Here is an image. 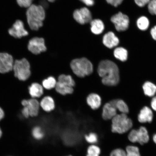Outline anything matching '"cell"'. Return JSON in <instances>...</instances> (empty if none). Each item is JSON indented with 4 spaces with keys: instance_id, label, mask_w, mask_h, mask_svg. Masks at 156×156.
Here are the masks:
<instances>
[{
    "instance_id": "19",
    "label": "cell",
    "mask_w": 156,
    "mask_h": 156,
    "mask_svg": "<svg viewBox=\"0 0 156 156\" xmlns=\"http://www.w3.org/2000/svg\"><path fill=\"white\" fill-rule=\"evenodd\" d=\"M90 24L91 32L94 35H100L105 30L104 23L100 19L92 20L90 22Z\"/></svg>"
},
{
    "instance_id": "37",
    "label": "cell",
    "mask_w": 156,
    "mask_h": 156,
    "mask_svg": "<svg viewBox=\"0 0 156 156\" xmlns=\"http://www.w3.org/2000/svg\"><path fill=\"white\" fill-rule=\"evenodd\" d=\"M23 116L25 118H27L30 116V114H29V111L28 108L26 107H24L21 111Z\"/></svg>"
},
{
    "instance_id": "30",
    "label": "cell",
    "mask_w": 156,
    "mask_h": 156,
    "mask_svg": "<svg viewBox=\"0 0 156 156\" xmlns=\"http://www.w3.org/2000/svg\"><path fill=\"white\" fill-rule=\"evenodd\" d=\"M85 139L89 143L94 144L98 141V137L96 134L94 133H91L85 136Z\"/></svg>"
},
{
    "instance_id": "11",
    "label": "cell",
    "mask_w": 156,
    "mask_h": 156,
    "mask_svg": "<svg viewBox=\"0 0 156 156\" xmlns=\"http://www.w3.org/2000/svg\"><path fill=\"white\" fill-rule=\"evenodd\" d=\"M14 62L12 56L6 52H0V73H8L13 70Z\"/></svg>"
},
{
    "instance_id": "26",
    "label": "cell",
    "mask_w": 156,
    "mask_h": 156,
    "mask_svg": "<svg viewBox=\"0 0 156 156\" xmlns=\"http://www.w3.org/2000/svg\"><path fill=\"white\" fill-rule=\"evenodd\" d=\"M136 24L140 30L145 31L149 28L150 26V21L147 17L142 16L138 18L136 20Z\"/></svg>"
},
{
    "instance_id": "6",
    "label": "cell",
    "mask_w": 156,
    "mask_h": 156,
    "mask_svg": "<svg viewBox=\"0 0 156 156\" xmlns=\"http://www.w3.org/2000/svg\"><path fill=\"white\" fill-rule=\"evenodd\" d=\"M128 138L132 143H138L144 145L149 142L150 138L147 129L145 127H140L137 130H132L128 134Z\"/></svg>"
},
{
    "instance_id": "34",
    "label": "cell",
    "mask_w": 156,
    "mask_h": 156,
    "mask_svg": "<svg viewBox=\"0 0 156 156\" xmlns=\"http://www.w3.org/2000/svg\"><path fill=\"white\" fill-rule=\"evenodd\" d=\"M124 0H106L107 2L115 7H118L122 3Z\"/></svg>"
},
{
    "instance_id": "18",
    "label": "cell",
    "mask_w": 156,
    "mask_h": 156,
    "mask_svg": "<svg viewBox=\"0 0 156 156\" xmlns=\"http://www.w3.org/2000/svg\"><path fill=\"white\" fill-rule=\"evenodd\" d=\"M28 90L29 94L34 98H42L44 94V89L42 85L38 83H32Z\"/></svg>"
},
{
    "instance_id": "21",
    "label": "cell",
    "mask_w": 156,
    "mask_h": 156,
    "mask_svg": "<svg viewBox=\"0 0 156 156\" xmlns=\"http://www.w3.org/2000/svg\"><path fill=\"white\" fill-rule=\"evenodd\" d=\"M54 89L56 92L62 95L71 94L74 91V87L58 81Z\"/></svg>"
},
{
    "instance_id": "14",
    "label": "cell",
    "mask_w": 156,
    "mask_h": 156,
    "mask_svg": "<svg viewBox=\"0 0 156 156\" xmlns=\"http://www.w3.org/2000/svg\"><path fill=\"white\" fill-rule=\"evenodd\" d=\"M86 101L88 106L93 110H98L102 105V98L100 95L97 93L90 94L87 97Z\"/></svg>"
},
{
    "instance_id": "22",
    "label": "cell",
    "mask_w": 156,
    "mask_h": 156,
    "mask_svg": "<svg viewBox=\"0 0 156 156\" xmlns=\"http://www.w3.org/2000/svg\"><path fill=\"white\" fill-rule=\"evenodd\" d=\"M113 55L117 59L122 62L126 61L127 59L128 51L124 48L118 47L114 50Z\"/></svg>"
},
{
    "instance_id": "44",
    "label": "cell",
    "mask_w": 156,
    "mask_h": 156,
    "mask_svg": "<svg viewBox=\"0 0 156 156\" xmlns=\"http://www.w3.org/2000/svg\"><path fill=\"white\" fill-rule=\"evenodd\" d=\"M72 156L71 155H69V156Z\"/></svg>"
},
{
    "instance_id": "9",
    "label": "cell",
    "mask_w": 156,
    "mask_h": 156,
    "mask_svg": "<svg viewBox=\"0 0 156 156\" xmlns=\"http://www.w3.org/2000/svg\"><path fill=\"white\" fill-rule=\"evenodd\" d=\"M73 17L76 22L81 25L90 23L92 20V15L90 10L87 7L76 9L73 13Z\"/></svg>"
},
{
    "instance_id": "3",
    "label": "cell",
    "mask_w": 156,
    "mask_h": 156,
    "mask_svg": "<svg viewBox=\"0 0 156 156\" xmlns=\"http://www.w3.org/2000/svg\"><path fill=\"white\" fill-rule=\"evenodd\" d=\"M70 67L73 73L79 78H84L91 75L94 71L93 64L85 57L76 58L72 60Z\"/></svg>"
},
{
    "instance_id": "33",
    "label": "cell",
    "mask_w": 156,
    "mask_h": 156,
    "mask_svg": "<svg viewBox=\"0 0 156 156\" xmlns=\"http://www.w3.org/2000/svg\"><path fill=\"white\" fill-rule=\"evenodd\" d=\"M110 156H126V152L122 149H117L112 152Z\"/></svg>"
},
{
    "instance_id": "42",
    "label": "cell",
    "mask_w": 156,
    "mask_h": 156,
    "mask_svg": "<svg viewBox=\"0 0 156 156\" xmlns=\"http://www.w3.org/2000/svg\"><path fill=\"white\" fill-rule=\"evenodd\" d=\"M47 1L48 2H50L52 3L55 1L56 0H47Z\"/></svg>"
},
{
    "instance_id": "38",
    "label": "cell",
    "mask_w": 156,
    "mask_h": 156,
    "mask_svg": "<svg viewBox=\"0 0 156 156\" xmlns=\"http://www.w3.org/2000/svg\"><path fill=\"white\" fill-rule=\"evenodd\" d=\"M151 34L152 38L154 40L156 41V25L151 29Z\"/></svg>"
},
{
    "instance_id": "8",
    "label": "cell",
    "mask_w": 156,
    "mask_h": 156,
    "mask_svg": "<svg viewBox=\"0 0 156 156\" xmlns=\"http://www.w3.org/2000/svg\"><path fill=\"white\" fill-rule=\"evenodd\" d=\"M111 21L114 25L115 28L118 32L126 31L129 25V19L126 15L119 12L111 17Z\"/></svg>"
},
{
    "instance_id": "16",
    "label": "cell",
    "mask_w": 156,
    "mask_h": 156,
    "mask_svg": "<svg viewBox=\"0 0 156 156\" xmlns=\"http://www.w3.org/2000/svg\"><path fill=\"white\" fill-rule=\"evenodd\" d=\"M40 103V107L45 112H51L55 109V101L53 98L49 95L42 97Z\"/></svg>"
},
{
    "instance_id": "2",
    "label": "cell",
    "mask_w": 156,
    "mask_h": 156,
    "mask_svg": "<svg viewBox=\"0 0 156 156\" xmlns=\"http://www.w3.org/2000/svg\"><path fill=\"white\" fill-rule=\"evenodd\" d=\"M26 15L27 22L31 30L37 31L43 26L46 12L42 5L32 4L27 9Z\"/></svg>"
},
{
    "instance_id": "29",
    "label": "cell",
    "mask_w": 156,
    "mask_h": 156,
    "mask_svg": "<svg viewBox=\"0 0 156 156\" xmlns=\"http://www.w3.org/2000/svg\"><path fill=\"white\" fill-rule=\"evenodd\" d=\"M100 153V148L96 145H92L88 148L87 156H99Z\"/></svg>"
},
{
    "instance_id": "13",
    "label": "cell",
    "mask_w": 156,
    "mask_h": 156,
    "mask_svg": "<svg viewBox=\"0 0 156 156\" xmlns=\"http://www.w3.org/2000/svg\"><path fill=\"white\" fill-rule=\"evenodd\" d=\"M102 42L105 47L111 49L118 46L119 40L114 32H109L103 36Z\"/></svg>"
},
{
    "instance_id": "31",
    "label": "cell",
    "mask_w": 156,
    "mask_h": 156,
    "mask_svg": "<svg viewBox=\"0 0 156 156\" xmlns=\"http://www.w3.org/2000/svg\"><path fill=\"white\" fill-rule=\"evenodd\" d=\"M16 1L20 7L28 9L33 4L34 0H16Z\"/></svg>"
},
{
    "instance_id": "24",
    "label": "cell",
    "mask_w": 156,
    "mask_h": 156,
    "mask_svg": "<svg viewBox=\"0 0 156 156\" xmlns=\"http://www.w3.org/2000/svg\"><path fill=\"white\" fill-rule=\"evenodd\" d=\"M57 81L72 87H74L75 85V80L72 76L69 75L62 74L58 77Z\"/></svg>"
},
{
    "instance_id": "17",
    "label": "cell",
    "mask_w": 156,
    "mask_h": 156,
    "mask_svg": "<svg viewBox=\"0 0 156 156\" xmlns=\"http://www.w3.org/2000/svg\"><path fill=\"white\" fill-rule=\"evenodd\" d=\"M153 114L149 107H144L140 111L138 117V120L141 123H151L153 120Z\"/></svg>"
},
{
    "instance_id": "43",
    "label": "cell",
    "mask_w": 156,
    "mask_h": 156,
    "mask_svg": "<svg viewBox=\"0 0 156 156\" xmlns=\"http://www.w3.org/2000/svg\"><path fill=\"white\" fill-rule=\"evenodd\" d=\"M2 134V130L1 128H0V138H1V137Z\"/></svg>"
},
{
    "instance_id": "28",
    "label": "cell",
    "mask_w": 156,
    "mask_h": 156,
    "mask_svg": "<svg viewBox=\"0 0 156 156\" xmlns=\"http://www.w3.org/2000/svg\"><path fill=\"white\" fill-rule=\"evenodd\" d=\"M126 156H141L139 148L136 146H128L126 148Z\"/></svg>"
},
{
    "instance_id": "20",
    "label": "cell",
    "mask_w": 156,
    "mask_h": 156,
    "mask_svg": "<svg viewBox=\"0 0 156 156\" xmlns=\"http://www.w3.org/2000/svg\"><path fill=\"white\" fill-rule=\"evenodd\" d=\"M115 107L117 110L119 111L122 114H128L129 112L128 107L126 103L122 99H114L108 102Z\"/></svg>"
},
{
    "instance_id": "36",
    "label": "cell",
    "mask_w": 156,
    "mask_h": 156,
    "mask_svg": "<svg viewBox=\"0 0 156 156\" xmlns=\"http://www.w3.org/2000/svg\"><path fill=\"white\" fill-rule=\"evenodd\" d=\"M87 6H92L94 4V0H79Z\"/></svg>"
},
{
    "instance_id": "7",
    "label": "cell",
    "mask_w": 156,
    "mask_h": 156,
    "mask_svg": "<svg viewBox=\"0 0 156 156\" xmlns=\"http://www.w3.org/2000/svg\"><path fill=\"white\" fill-rule=\"evenodd\" d=\"M28 48L29 51L37 55L46 52L47 50L44 39L39 37H34L29 41Z\"/></svg>"
},
{
    "instance_id": "12",
    "label": "cell",
    "mask_w": 156,
    "mask_h": 156,
    "mask_svg": "<svg viewBox=\"0 0 156 156\" xmlns=\"http://www.w3.org/2000/svg\"><path fill=\"white\" fill-rule=\"evenodd\" d=\"M21 105L28 108L30 116L34 117L38 115L40 106V102L37 99H24L21 102Z\"/></svg>"
},
{
    "instance_id": "10",
    "label": "cell",
    "mask_w": 156,
    "mask_h": 156,
    "mask_svg": "<svg viewBox=\"0 0 156 156\" xmlns=\"http://www.w3.org/2000/svg\"><path fill=\"white\" fill-rule=\"evenodd\" d=\"M9 34L16 38L20 39L28 36L29 32L25 28L24 23L21 20L16 21L8 30Z\"/></svg>"
},
{
    "instance_id": "27",
    "label": "cell",
    "mask_w": 156,
    "mask_h": 156,
    "mask_svg": "<svg viewBox=\"0 0 156 156\" xmlns=\"http://www.w3.org/2000/svg\"><path fill=\"white\" fill-rule=\"evenodd\" d=\"M32 135L34 139L40 140L43 139L44 136V133L43 130L41 127L35 126L33 129Z\"/></svg>"
},
{
    "instance_id": "39",
    "label": "cell",
    "mask_w": 156,
    "mask_h": 156,
    "mask_svg": "<svg viewBox=\"0 0 156 156\" xmlns=\"http://www.w3.org/2000/svg\"><path fill=\"white\" fill-rule=\"evenodd\" d=\"M151 106L154 110L156 112V96L153 98L151 101Z\"/></svg>"
},
{
    "instance_id": "1",
    "label": "cell",
    "mask_w": 156,
    "mask_h": 156,
    "mask_svg": "<svg viewBox=\"0 0 156 156\" xmlns=\"http://www.w3.org/2000/svg\"><path fill=\"white\" fill-rule=\"evenodd\" d=\"M97 71L103 85L115 87L119 83V69L117 64L112 60H102L99 64Z\"/></svg>"
},
{
    "instance_id": "23",
    "label": "cell",
    "mask_w": 156,
    "mask_h": 156,
    "mask_svg": "<svg viewBox=\"0 0 156 156\" xmlns=\"http://www.w3.org/2000/svg\"><path fill=\"white\" fill-rule=\"evenodd\" d=\"M57 82V80L55 78L50 76L44 79L42 81L41 85L44 90H50L55 89Z\"/></svg>"
},
{
    "instance_id": "40",
    "label": "cell",
    "mask_w": 156,
    "mask_h": 156,
    "mask_svg": "<svg viewBox=\"0 0 156 156\" xmlns=\"http://www.w3.org/2000/svg\"><path fill=\"white\" fill-rule=\"evenodd\" d=\"M5 116V112L0 107V121H1Z\"/></svg>"
},
{
    "instance_id": "25",
    "label": "cell",
    "mask_w": 156,
    "mask_h": 156,
    "mask_svg": "<svg viewBox=\"0 0 156 156\" xmlns=\"http://www.w3.org/2000/svg\"><path fill=\"white\" fill-rule=\"evenodd\" d=\"M143 89L144 93L148 96H153L156 92V86L150 82H147L144 83Z\"/></svg>"
},
{
    "instance_id": "35",
    "label": "cell",
    "mask_w": 156,
    "mask_h": 156,
    "mask_svg": "<svg viewBox=\"0 0 156 156\" xmlns=\"http://www.w3.org/2000/svg\"><path fill=\"white\" fill-rule=\"evenodd\" d=\"M134 1L138 6L142 7L147 5L151 0H134Z\"/></svg>"
},
{
    "instance_id": "4",
    "label": "cell",
    "mask_w": 156,
    "mask_h": 156,
    "mask_svg": "<svg viewBox=\"0 0 156 156\" xmlns=\"http://www.w3.org/2000/svg\"><path fill=\"white\" fill-rule=\"evenodd\" d=\"M112 131L119 134L126 133L132 128V121L126 114H117L112 119Z\"/></svg>"
},
{
    "instance_id": "41",
    "label": "cell",
    "mask_w": 156,
    "mask_h": 156,
    "mask_svg": "<svg viewBox=\"0 0 156 156\" xmlns=\"http://www.w3.org/2000/svg\"><path fill=\"white\" fill-rule=\"evenodd\" d=\"M153 140L154 143L156 144V134H154L153 136Z\"/></svg>"
},
{
    "instance_id": "5",
    "label": "cell",
    "mask_w": 156,
    "mask_h": 156,
    "mask_svg": "<svg viewBox=\"0 0 156 156\" xmlns=\"http://www.w3.org/2000/svg\"><path fill=\"white\" fill-rule=\"evenodd\" d=\"M13 70L15 77L20 81L27 80L31 75L30 64L25 58L16 60Z\"/></svg>"
},
{
    "instance_id": "15",
    "label": "cell",
    "mask_w": 156,
    "mask_h": 156,
    "mask_svg": "<svg viewBox=\"0 0 156 156\" xmlns=\"http://www.w3.org/2000/svg\"><path fill=\"white\" fill-rule=\"evenodd\" d=\"M102 107L101 116L106 120L112 119L117 114V110L108 102L105 103Z\"/></svg>"
},
{
    "instance_id": "32",
    "label": "cell",
    "mask_w": 156,
    "mask_h": 156,
    "mask_svg": "<svg viewBox=\"0 0 156 156\" xmlns=\"http://www.w3.org/2000/svg\"><path fill=\"white\" fill-rule=\"evenodd\" d=\"M147 6L149 13L152 15L156 16V0H151Z\"/></svg>"
}]
</instances>
